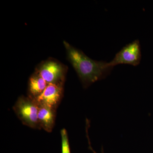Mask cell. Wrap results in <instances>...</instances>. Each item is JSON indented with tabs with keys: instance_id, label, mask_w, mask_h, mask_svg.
Masks as SVG:
<instances>
[{
	"instance_id": "cell-4",
	"label": "cell",
	"mask_w": 153,
	"mask_h": 153,
	"mask_svg": "<svg viewBox=\"0 0 153 153\" xmlns=\"http://www.w3.org/2000/svg\"><path fill=\"white\" fill-rule=\"evenodd\" d=\"M141 57L140 41L136 40L124 47L108 63L112 67L119 64H128L136 66L139 65Z\"/></svg>"
},
{
	"instance_id": "cell-5",
	"label": "cell",
	"mask_w": 153,
	"mask_h": 153,
	"mask_svg": "<svg viewBox=\"0 0 153 153\" xmlns=\"http://www.w3.org/2000/svg\"><path fill=\"white\" fill-rule=\"evenodd\" d=\"M64 82L49 83L41 95L36 100L40 105L57 109L63 97Z\"/></svg>"
},
{
	"instance_id": "cell-9",
	"label": "cell",
	"mask_w": 153,
	"mask_h": 153,
	"mask_svg": "<svg viewBox=\"0 0 153 153\" xmlns=\"http://www.w3.org/2000/svg\"><path fill=\"white\" fill-rule=\"evenodd\" d=\"M86 135H87V139L88 140V144H89V149L92 151V152H93V153H97L95 152V151L94 150V149H93V148H92V147H91V143L90 142V140H89V137H88V127L87 126L86 127Z\"/></svg>"
},
{
	"instance_id": "cell-2",
	"label": "cell",
	"mask_w": 153,
	"mask_h": 153,
	"mask_svg": "<svg viewBox=\"0 0 153 153\" xmlns=\"http://www.w3.org/2000/svg\"><path fill=\"white\" fill-rule=\"evenodd\" d=\"M39 107L36 100L22 96L17 100L13 110L23 124L31 128L41 129L38 121Z\"/></svg>"
},
{
	"instance_id": "cell-7",
	"label": "cell",
	"mask_w": 153,
	"mask_h": 153,
	"mask_svg": "<svg viewBox=\"0 0 153 153\" xmlns=\"http://www.w3.org/2000/svg\"><path fill=\"white\" fill-rule=\"evenodd\" d=\"M48 84L38 73L35 72L29 79L28 96L36 99L43 93Z\"/></svg>"
},
{
	"instance_id": "cell-1",
	"label": "cell",
	"mask_w": 153,
	"mask_h": 153,
	"mask_svg": "<svg viewBox=\"0 0 153 153\" xmlns=\"http://www.w3.org/2000/svg\"><path fill=\"white\" fill-rule=\"evenodd\" d=\"M63 44L68 60L84 86L101 79L113 68L105 61L92 60L66 41Z\"/></svg>"
},
{
	"instance_id": "cell-8",
	"label": "cell",
	"mask_w": 153,
	"mask_h": 153,
	"mask_svg": "<svg viewBox=\"0 0 153 153\" xmlns=\"http://www.w3.org/2000/svg\"><path fill=\"white\" fill-rule=\"evenodd\" d=\"M61 137V152L62 153H71L68 133L66 129L63 128L60 131Z\"/></svg>"
},
{
	"instance_id": "cell-3",
	"label": "cell",
	"mask_w": 153,
	"mask_h": 153,
	"mask_svg": "<svg viewBox=\"0 0 153 153\" xmlns=\"http://www.w3.org/2000/svg\"><path fill=\"white\" fill-rule=\"evenodd\" d=\"M66 67L60 62L48 60L41 63L36 68L38 73L49 84L64 82Z\"/></svg>"
},
{
	"instance_id": "cell-6",
	"label": "cell",
	"mask_w": 153,
	"mask_h": 153,
	"mask_svg": "<svg viewBox=\"0 0 153 153\" xmlns=\"http://www.w3.org/2000/svg\"><path fill=\"white\" fill-rule=\"evenodd\" d=\"M39 106L38 121L40 128L51 132L55 126L56 110L45 105Z\"/></svg>"
}]
</instances>
